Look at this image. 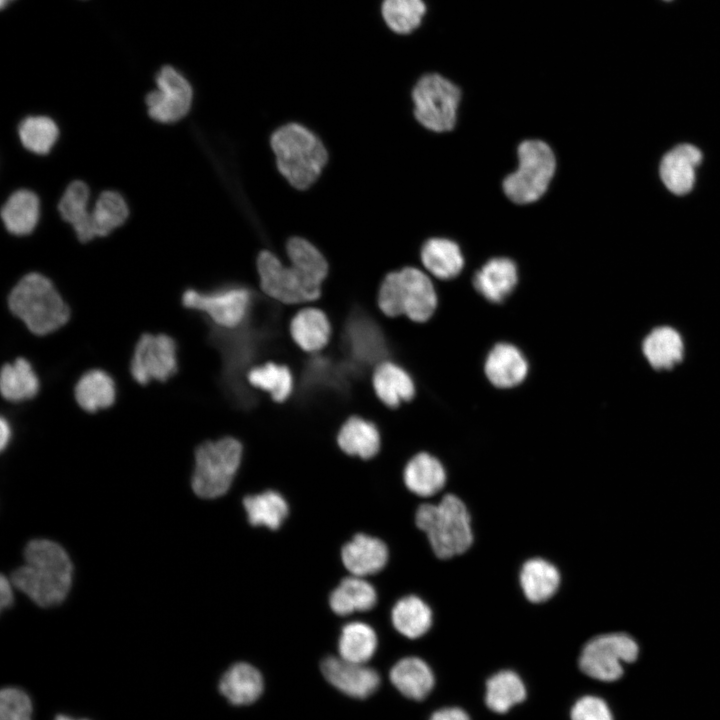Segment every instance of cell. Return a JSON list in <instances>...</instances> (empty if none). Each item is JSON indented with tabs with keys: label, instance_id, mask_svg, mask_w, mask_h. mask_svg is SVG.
<instances>
[{
	"label": "cell",
	"instance_id": "4fadbf2b",
	"mask_svg": "<svg viewBox=\"0 0 720 720\" xmlns=\"http://www.w3.org/2000/svg\"><path fill=\"white\" fill-rule=\"evenodd\" d=\"M157 90L147 94L149 115L159 122H175L189 111L192 88L189 82L171 66H164L156 77Z\"/></svg>",
	"mask_w": 720,
	"mask_h": 720
},
{
	"label": "cell",
	"instance_id": "5bb4252c",
	"mask_svg": "<svg viewBox=\"0 0 720 720\" xmlns=\"http://www.w3.org/2000/svg\"><path fill=\"white\" fill-rule=\"evenodd\" d=\"M324 678L343 694L365 699L379 688L378 672L365 664L354 663L336 656L325 657L320 664Z\"/></svg>",
	"mask_w": 720,
	"mask_h": 720
},
{
	"label": "cell",
	"instance_id": "4dcf8cb0",
	"mask_svg": "<svg viewBox=\"0 0 720 720\" xmlns=\"http://www.w3.org/2000/svg\"><path fill=\"white\" fill-rule=\"evenodd\" d=\"M526 695L525 684L514 671H499L486 681L485 704L493 712H508L513 706L523 702Z\"/></svg>",
	"mask_w": 720,
	"mask_h": 720
},
{
	"label": "cell",
	"instance_id": "681fc988",
	"mask_svg": "<svg viewBox=\"0 0 720 720\" xmlns=\"http://www.w3.org/2000/svg\"><path fill=\"white\" fill-rule=\"evenodd\" d=\"M664 1H671V0H664Z\"/></svg>",
	"mask_w": 720,
	"mask_h": 720
},
{
	"label": "cell",
	"instance_id": "8fae6325",
	"mask_svg": "<svg viewBox=\"0 0 720 720\" xmlns=\"http://www.w3.org/2000/svg\"><path fill=\"white\" fill-rule=\"evenodd\" d=\"M179 369L178 345L167 334L144 333L135 344L129 371L135 382L141 385L151 380L166 382Z\"/></svg>",
	"mask_w": 720,
	"mask_h": 720
},
{
	"label": "cell",
	"instance_id": "484cf974",
	"mask_svg": "<svg viewBox=\"0 0 720 720\" xmlns=\"http://www.w3.org/2000/svg\"><path fill=\"white\" fill-rule=\"evenodd\" d=\"M377 603V592L363 577L351 575L341 580L329 596L332 611L347 616L355 611H368Z\"/></svg>",
	"mask_w": 720,
	"mask_h": 720
},
{
	"label": "cell",
	"instance_id": "ba28073f",
	"mask_svg": "<svg viewBox=\"0 0 720 720\" xmlns=\"http://www.w3.org/2000/svg\"><path fill=\"white\" fill-rule=\"evenodd\" d=\"M242 446L232 437L206 441L195 450L191 485L194 493L205 499L224 495L239 468Z\"/></svg>",
	"mask_w": 720,
	"mask_h": 720
},
{
	"label": "cell",
	"instance_id": "5b68a950",
	"mask_svg": "<svg viewBox=\"0 0 720 720\" xmlns=\"http://www.w3.org/2000/svg\"><path fill=\"white\" fill-rule=\"evenodd\" d=\"M280 173L297 189L308 188L320 175L327 161L321 141L307 128L291 123L271 137Z\"/></svg>",
	"mask_w": 720,
	"mask_h": 720
},
{
	"label": "cell",
	"instance_id": "8992f818",
	"mask_svg": "<svg viewBox=\"0 0 720 720\" xmlns=\"http://www.w3.org/2000/svg\"><path fill=\"white\" fill-rule=\"evenodd\" d=\"M378 305L387 316L404 314L413 321L425 322L437 307V294L425 273L405 267L385 277L379 290Z\"/></svg>",
	"mask_w": 720,
	"mask_h": 720
},
{
	"label": "cell",
	"instance_id": "74e56055",
	"mask_svg": "<svg viewBox=\"0 0 720 720\" xmlns=\"http://www.w3.org/2000/svg\"><path fill=\"white\" fill-rule=\"evenodd\" d=\"M381 11L392 31L408 34L421 24L426 5L423 0H383Z\"/></svg>",
	"mask_w": 720,
	"mask_h": 720
},
{
	"label": "cell",
	"instance_id": "7bdbcfd3",
	"mask_svg": "<svg viewBox=\"0 0 720 720\" xmlns=\"http://www.w3.org/2000/svg\"><path fill=\"white\" fill-rule=\"evenodd\" d=\"M571 720H614L605 700L595 695L579 698L570 710Z\"/></svg>",
	"mask_w": 720,
	"mask_h": 720
},
{
	"label": "cell",
	"instance_id": "9a60e30c",
	"mask_svg": "<svg viewBox=\"0 0 720 720\" xmlns=\"http://www.w3.org/2000/svg\"><path fill=\"white\" fill-rule=\"evenodd\" d=\"M701 160V151L691 144H680L667 152L660 164V177L667 189L677 195L690 192Z\"/></svg>",
	"mask_w": 720,
	"mask_h": 720
},
{
	"label": "cell",
	"instance_id": "83f0119b",
	"mask_svg": "<svg viewBox=\"0 0 720 720\" xmlns=\"http://www.w3.org/2000/svg\"><path fill=\"white\" fill-rule=\"evenodd\" d=\"M89 189L82 181H74L66 188L60 202L59 212L70 223L82 242L96 237L91 212L88 211Z\"/></svg>",
	"mask_w": 720,
	"mask_h": 720
},
{
	"label": "cell",
	"instance_id": "3957f363",
	"mask_svg": "<svg viewBox=\"0 0 720 720\" xmlns=\"http://www.w3.org/2000/svg\"><path fill=\"white\" fill-rule=\"evenodd\" d=\"M8 307L31 333L38 336L57 331L71 317L68 304L52 281L36 272L24 275L12 288Z\"/></svg>",
	"mask_w": 720,
	"mask_h": 720
},
{
	"label": "cell",
	"instance_id": "7a4b0ae2",
	"mask_svg": "<svg viewBox=\"0 0 720 720\" xmlns=\"http://www.w3.org/2000/svg\"><path fill=\"white\" fill-rule=\"evenodd\" d=\"M24 560L10 576L12 585L38 606L63 602L73 576L72 562L65 549L48 539H34L25 547Z\"/></svg>",
	"mask_w": 720,
	"mask_h": 720
},
{
	"label": "cell",
	"instance_id": "f35d334b",
	"mask_svg": "<svg viewBox=\"0 0 720 720\" xmlns=\"http://www.w3.org/2000/svg\"><path fill=\"white\" fill-rule=\"evenodd\" d=\"M128 207L123 197L114 191L101 193L91 211L96 237L108 235L122 225L128 217Z\"/></svg>",
	"mask_w": 720,
	"mask_h": 720
},
{
	"label": "cell",
	"instance_id": "d6a6232c",
	"mask_svg": "<svg viewBox=\"0 0 720 720\" xmlns=\"http://www.w3.org/2000/svg\"><path fill=\"white\" fill-rule=\"evenodd\" d=\"M339 447L348 455L369 459L380 448V436L376 427L359 417L349 418L337 437Z\"/></svg>",
	"mask_w": 720,
	"mask_h": 720
},
{
	"label": "cell",
	"instance_id": "ffe728a7",
	"mask_svg": "<svg viewBox=\"0 0 720 720\" xmlns=\"http://www.w3.org/2000/svg\"><path fill=\"white\" fill-rule=\"evenodd\" d=\"M389 679L403 696L417 701L425 699L435 683L429 665L415 656L404 657L396 662L389 672Z\"/></svg>",
	"mask_w": 720,
	"mask_h": 720
},
{
	"label": "cell",
	"instance_id": "8d00e7d4",
	"mask_svg": "<svg viewBox=\"0 0 720 720\" xmlns=\"http://www.w3.org/2000/svg\"><path fill=\"white\" fill-rule=\"evenodd\" d=\"M346 336L351 353L359 361L373 363L385 353L384 340L379 330L363 316L350 320Z\"/></svg>",
	"mask_w": 720,
	"mask_h": 720
},
{
	"label": "cell",
	"instance_id": "f546056e",
	"mask_svg": "<svg viewBox=\"0 0 720 720\" xmlns=\"http://www.w3.org/2000/svg\"><path fill=\"white\" fill-rule=\"evenodd\" d=\"M373 386L379 399L389 407H397L402 401L414 397L415 386L410 375L398 365L383 362L373 375Z\"/></svg>",
	"mask_w": 720,
	"mask_h": 720
},
{
	"label": "cell",
	"instance_id": "ac0fdd59",
	"mask_svg": "<svg viewBox=\"0 0 720 720\" xmlns=\"http://www.w3.org/2000/svg\"><path fill=\"white\" fill-rule=\"evenodd\" d=\"M484 371L488 380L498 388H512L526 378L528 362L514 345L498 343L489 352Z\"/></svg>",
	"mask_w": 720,
	"mask_h": 720
},
{
	"label": "cell",
	"instance_id": "2e32d148",
	"mask_svg": "<svg viewBox=\"0 0 720 720\" xmlns=\"http://www.w3.org/2000/svg\"><path fill=\"white\" fill-rule=\"evenodd\" d=\"M389 558L386 544L370 535L356 534L341 550V559L351 575L365 577L381 571Z\"/></svg>",
	"mask_w": 720,
	"mask_h": 720
},
{
	"label": "cell",
	"instance_id": "e0dca14e",
	"mask_svg": "<svg viewBox=\"0 0 720 720\" xmlns=\"http://www.w3.org/2000/svg\"><path fill=\"white\" fill-rule=\"evenodd\" d=\"M517 282V265L507 257L488 260L473 277L474 288L492 303L503 302L512 293Z\"/></svg>",
	"mask_w": 720,
	"mask_h": 720
},
{
	"label": "cell",
	"instance_id": "9c48e42d",
	"mask_svg": "<svg viewBox=\"0 0 720 720\" xmlns=\"http://www.w3.org/2000/svg\"><path fill=\"white\" fill-rule=\"evenodd\" d=\"M414 115L425 128L447 132L454 128L461 90L437 73L422 76L412 90Z\"/></svg>",
	"mask_w": 720,
	"mask_h": 720
},
{
	"label": "cell",
	"instance_id": "603a6c76",
	"mask_svg": "<svg viewBox=\"0 0 720 720\" xmlns=\"http://www.w3.org/2000/svg\"><path fill=\"white\" fill-rule=\"evenodd\" d=\"M74 396L79 407L86 412L95 413L109 408L116 400L114 379L102 369H90L78 379Z\"/></svg>",
	"mask_w": 720,
	"mask_h": 720
},
{
	"label": "cell",
	"instance_id": "277c9868",
	"mask_svg": "<svg viewBox=\"0 0 720 720\" xmlns=\"http://www.w3.org/2000/svg\"><path fill=\"white\" fill-rule=\"evenodd\" d=\"M415 523L426 534L434 554L440 559L461 555L472 545L469 511L454 494L445 495L436 504L420 505L415 514Z\"/></svg>",
	"mask_w": 720,
	"mask_h": 720
},
{
	"label": "cell",
	"instance_id": "52a82bcc",
	"mask_svg": "<svg viewBox=\"0 0 720 720\" xmlns=\"http://www.w3.org/2000/svg\"><path fill=\"white\" fill-rule=\"evenodd\" d=\"M518 167L503 181L505 195L516 204H529L547 191L555 174L556 157L542 140L529 139L517 148Z\"/></svg>",
	"mask_w": 720,
	"mask_h": 720
},
{
	"label": "cell",
	"instance_id": "836d02e7",
	"mask_svg": "<svg viewBox=\"0 0 720 720\" xmlns=\"http://www.w3.org/2000/svg\"><path fill=\"white\" fill-rule=\"evenodd\" d=\"M290 332L295 342L303 350L314 352L327 344L330 325L322 311L307 308L298 312L292 319Z\"/></svg>",
	"mask_w": 720,
	"mask_h": 720
},
{
	"label": "cell",
	"instance_id": "b9f144b4",
	"mask_svg": "<svg viewBox=\"0 0 720 720\" xmlns=\"http://www.w3.org/2000/svg\"><path fill=\"white\" fill-rule=\"evenodd\" d=\"M32 704L28 695L13 687L0 693V720H31Z\"/></svg>",
	"mask_w": 720,
	"mask_h": 720
},
{
	"label": "cell",
	"instance_id": "f1b7e54d",
	"mask_svg": "<svg viewBox=\"0 0 720 720\" xmlns=\"http://www.w3.org/2000/svg\"><path fill=\"white\" fill-rule=\"evenodd\" d=\"M394 628L403 636L416 639L426 634L432 626L433 614L429 605L415 595L399 599L392 608Z\"/></svg>",
	"mask_w": 720,
	"mask_h": 720
},
{
	"label": "cell",
	"instance_id": "7dc6e473",
	"mask_svg": "<svg viewBox=\"0 0 720 720\" xmlns=\"http://www.w3.org/2000/svg\"><path fill=\"white\" fill-rule=\"evenodd\" d=\"M55 720H74V719L67 717L65 715H59L55 718Z\"/></svg>",
	"mask_w": 720,
	"mask_h": 720
},
{
	"label": "cell",
	"instance_id": "d6986e66",
	"mask_svg": "<svg viewBox=\"0 0 720 720\" xmlns=\"http://www.w3.org/2000/svg\"><path fill=\"white\" fill-rule=\"evenodd\" d=\"M219 690L231 704L249 705L262 695L264 680L256 667L238 662L224 672L219 681Z\"/></svg>",
	"mask_w": 720,
	"mask_h": 720
},
{
	"label": "cell",
	"instance_id": "7c38bea8",
	"mask_svg": "<svg viewBox=\"0 0 720 720\" xmlns=\"http://www.w3.org/2000/svg\"><path fill=\"white\" fill-rule=\"evenodd\" d=\"M251 295L241 287H224L203 292L187 289L181 296L185 308L205 314L219 329L238 326L247 315Z\"/></svg>",
	"mask_w": 720,
	"mask_h": 720
},
{
	"label": "cell",
	"instance_id": "d4e9b609",
	"mask_svg": "<svg viewBox=\"0 0 720 720\" xmlns=\"http://www.w3.org/2000/svg\"><path fill=\"white\" fill-rule=\"evenodd\" d=\"M421 260L432 275L442 280L455 278L464 267L459 245L448 238L428 239L421 248Z\"/></svg>",
	"mask_w": 720,
	"mask_h": 720
},
{
	"label": "cell",
	"instance_id": "bcb514c9",
	"mask_svg": "<svg viewBox=\"0 0 720 720\" xmlns=\"http://www.w3.org/2000/svg\"><path fill=\"white\" fill-rule=\"evenodd\" d=\"M0 446L1 450H5L6 447L9 445L11 437H12V428L9 420L2 415L1 421H0Z\"/></svg>",
	"mask_w": 720,
	"mask_h": 720
},
{
	"label": "cell",
	"instance_id": "d590c367",
	"mask_svg": "<svg viewBox=\"0 0 720 720\" xmlns=\"http://www.w3.org/2000/svg\"><path fill=\"white\" fill-rule=\"evenodd\" d=\"M377 635L374 629L363 622H350L343 626L339 640L338 651L341 658L365 664L377 649Z\"/></svg>",
	"mask_w": 720,
	"mask_h": 720
},
{
	"label": "cell",
	"instance_id": "7402d4cb",
	"mask_svg": "<svg viewBox=\"0 0 720 720\" xmlns=\"http://www.w3.org/2000/svg\"><path fill=\"white\" fill-rule=\"evenodd\" d=\"M520 586L526 599L543 603L557 592L561 576L558 568L544 558H531L524 562L519 575Z\"/></svg>",
	"mask_w": 720,
	"mask_h": 720
},
{
	"label": "cell",
	"instance_id": "ab89813d",
	"mask_svg": "<svg viewBox=\"0 0 720 720\" xmlns=\"http://www.w3.org/2000/svg\"><path fill=\"white\" fill-rule=\"evenodd\" d=\"M19 137L25 148L37 153H48L58 138V127L46 116H30L19 125Z\"/></svg>",
	"mask_w": 720,
	"mask_h": 720
},
{
	"label": "cell",
	"instance_id": "1f68e13d",
	"mask_svg": "<svg viewBox=\"0 0 720 720\" xmlns=\"http://www.w3.org/2000/svg\"><path fill=\"white\" fill-rule=\"evenodd\" d=\"M1 217L6 229L15 235L33 231L39 218V199L29 190L14 192L2 207Z\"/></svg>",
	"mask_w": 720,
	"mask_h": 720
},
{
	"label": "cell",
	"instance_id": "30bf717a",
	"mask_svg": "<svg viewBox=\"0 0 720 720\" xmlns=\"http://www.w3.org/2000/svg\"><path fill=\"white\" fill-rule=\"evenodd\" d=\"M639 657V645L624 632L600 634L590 639L581 650L578 664L582 673L591 679L614 682L624 674L623 664L634 663Z\"/></svg>",
	"mask_w": 720,
	"mask_h": 720
},
{
	"label": "cell",
	"instance_id": "60d3db41",
	"mask_svg": "<svg viewBox=\"0 0 720 720\" xmlns=\"http://www.w3.org/2000/svg\"><path fill=\"white\" fill-rule=\"evenodd\" d=\"M249 383L271 394L273 400L284 401L292 389V376L285 366L274 363L255 367L247 374Z\"/></svg>",
	"mask_w": 720,
	"mask_h": 720
},
{
	"label": "cell",
	"instance_id": "6da1fadb",
	"mask_svg": "<svg viewBox=\"0 0 720 720\" xmlns=\"http://www.w3.org/2000/svg\"><path fill=\"white\" fill-rule=\"evenodd\" d=\"M291 266H284L269 251H262L257 268L262 290L272 298L287 304L315 300L328 272L322 254L307 240L291 238L287 243Z\"/></svg>",
	"mask_w": 720,
	"mask_h": 720
},
{
	"label": "cell",
	"instance_id": "c3c4849f",
	"mask_svg": "<svg viewBox=\"0 0 720 720\" xmlns=\"http://www.w3.org/2000/svg\"><path fill=\"white\" fill-rule=\"evenodd\" d=\"M8 1L9 0H0L1 8H3Z\"/></svg>",
	"mask_w": 720,
	"mask_h": 720
},
{
	"label": "cell",
	"instance_id": "cb8c5ba5",
	"mask_svg": "<svg viewBox=\"0 0 720 720\" xmlns=\"http://www.w3.org/2000/svg\"><path fill=\"white\" fill-rule=\"evenodd\" d=\"M642 352L654 369H671L682 360L684 343L681 335L674 328L660 326L645 337L642 342Z\"/></svg>",
	"mask_w": 720,
	"mask_h": 720
},
{
	"label": "cell",
	"instance_id": "f6af8a7d",
	"mask_svg": "<svg viewBox=\"0 0 720 720\" xmlns=\"http://www.w3.org/2000/svg\"><path fill=\"white\" fill-rule=\"evenodd\" d=\"M10 578L1 575L0 579V607L1 609L9 608L14 602L13 589Z\"/></svg>",
	"mask_w": 720,
	"mask_h": 720
},
{
	"label": "cell",
	"instance_id": "ee69618b",
	"mask_svg": "<svg viewBox=\"0 0 720 720\" xmlns=\"http://www.w3.org/2000/svg\"><path fill=\"white\" fill-rule=\"evenodd\" d=\"M430 720H470V717L460 708L447 707L435 711Z\"/></svg>",
	"mask_w": 720,
	"mask_h": 720
},
{
	"label": "cell",
	"instance_id": "e575fe53",
	"mask_svg": "<svg viewBox=\"0 0 720 720\" xmlns=\"http://www.w3.org/2000/svg\"><path fill=\"white\" fill-rule=\"evenodd\" d=\"M248 520L253 526H265L278 529L286 517L289 508L284 497L272 490L248 495L243 499Z\"/></svg>",
	"mask_w": 720,
	"mask_h": 720
},
{
	"label": "cell",
	"instance_id": "44dd1931",
	"mask_svg": "<svg viewBox=\"0 0 720 720\" xmlns=\"http://www.w3.org/2000/svg\"><path fill=\"white\" fill-rule=\"evenodd\" d=\"M446 471L433 455L421 452L413 456L403 471V480L409 491L420 497H430L445 486Z\"/></svg>",
	"mask_w": 720,
	"mask_h": 720
},
{
	"label": "cell",
	"instance_id": "4316f807",
	"mask_svg": "<svg viewBox=\"0 0 720 720\" xmlns=\"http://www.w3.org/2000/svg\"><path fill=\"white\" fill-rule=\"evenodd\" d=\"M0 389L6 401L20 403L33 399L40 390V380L33 365L24 357L3 365Z\"/></svg>",
	"mask_w": 720,
	"mask_h": 720
}]
</instances>
